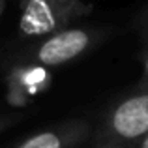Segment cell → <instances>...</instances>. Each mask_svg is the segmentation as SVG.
I'll list each match as a JSON object with an SVG mask.
<instances>
[{
    "label": "cell",
    "mask_w": 148,
    "mask_h": 148,
    "mask_svg": "<svg viewBox=\"0 0 148 148\" xmlns=\"http://www.w3.org/2000/svg\"><path fill=\"white\" fill-rule=\"evenodd\" d=\"M148 135V88L122 96L101 114L94 130V141L99 148H118Z\"/></svg>",
    "instance_id": "1"
},
{
    "label": "cell",
    "mask_w": 148,
    "mask_h": 148,
    "mask_svg": "<svg viewBox=\"0 0 148 148\" xmlns=\"http://www.w3.org/2000/svg\"><path fill=\"white\" fill-rule=\"evenodd\" d=\"M19 32L28 40H40L69 28L73 21L92 11L86 0H19Z\"/></svg>",
    "instance_id": "3"
},
{
    "label": "cell",
    "mask_w": 148,
    "mask_h": 148,
    "mask_svg": "<svg viewBox=\"0 0 148 148\" xmlns=\"http://www.w3.org/2000/svg\"><path fill=\"white\" fill-rule=\"evenodd\" d=\"M141 62H143V81H141V86L148 88V41L141 43Z\"/></svg>",
    "instance_id": "7"
},
{
    "label": "cell",
    "mask_w": 148,
    "mask_h": 148,
    "mask_svg": "<svg viewBox=\"0 0 148 148\" xmlns=\"http://www.w3.org/2000/svg\"><path fill=\"white\" fill-rule=\"evenodd\" d=\"M135 30H137V36L141 38V43L148 41V4L135 17Z\"/></svg>",
    "instance_id": "6"
},
{
    "label": "cell",
    "mask_w": 148,
    "mask_h": 148,
    "mask_svg": "<svg viewBox=\"0 0 148 148\" xmlns=\"http://www.w3.org/2000/svg\"><path fill=\"white\" fill-rule=\"evenodd\" d=\"M94 135V127L86 120H66L56 126L30 135L15 148H77Z\"/></svg>",
    "instance_id": "4"
},
{
    "label": "cell",
    "mask_w": 148,
    "mask_h": 148,
    "mask_svg": "<svg viewBox=\"0 0 148 148\" xmlns=\"http://www.w3.org/2000/svg\"><path fill=\"white\" fill-rule=\"evenodd\" d=\"M103 38V30L92 26H69L45 38H40L34 45L25 49L19 62L32 64L38 68H56L81 58L84 53L94 49Z\"/></svg>",
    "instance_id": "2"
},
{
    "label": "cell",
    "mask_w": 148,
    "mask_h": 148,
    "mask_svg": "<svg viewBox=\"0 0 148 148\" xmlns=\"http://www.w3.org/2000/svg\"><path fill=\"white\" fill-rule=\"evenodd\" d=\"M49 73L43 68H38L25 62H15L10 77H8V90L15 103H26L32 96L47 90Z\"/></svg>",
    "instance_id": "5"
},
{
    "label": "cell",
    "mask_w": 148,
    "mask_h": 148,
    "mask_svg": "<svg viewBox=\"0 0 148 148\" xmlns=\"http://www.w3.org/2000/svg\"><path fill=\"white\" fill-rule=\"evenodd\" d=\"M4 8H6V2L0 0V19H2V13H4Z\"/></svg>",
    "instance_id": "10"
},
{
    "label": "cell",
    "mask_w": 148,
    "mask_h": 148,
    "mask_svg": "<svg viewBox=\"0 0 148 148\" xmlns=\"http://www.w3.org/2000/svg\"><path fill=\"white\" fill-rule=\"evenodd\" d=\"M118 148H148V135L137 139V141L130 143V145H124V146H118Z\"/></svg>",
    "instance_id": "9"
},
{
    "label": "cell",
    "mask_w": 148,
    "mask_h": 148,
    "mask_svg": "<svg viewBox=\"0 0 148 148\" xmlns=\"http://www.w3.org/2000/svg\"><path fill=\"white\" fill-rule=\"evenodd\" d=\"M15 116H11V114H0V133H2L4 130H8L10 126H13L15 124Z\"/></svg>",
    "instance_id": "8"
}]
</instances>
